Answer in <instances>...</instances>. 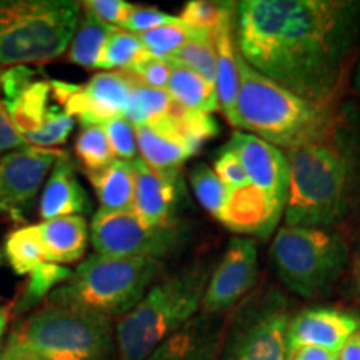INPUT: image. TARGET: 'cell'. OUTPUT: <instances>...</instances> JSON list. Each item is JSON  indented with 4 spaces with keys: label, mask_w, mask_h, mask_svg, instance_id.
Listing matches in <instances>:
<instances>
[{
    "label": "cell",
    "mask_w": 360,
    "mask_h": 360,
    "mask_svg": "<svg viewBox=\"0 0 360 360\" xmlns=\"http://www.w3.org/2000/svg\"><path fill=\"white\" fill-rule=\"evenodd\" d=\"M4 250L17 276L34 272L39 265L45 262V252L37 225H27V227L13 231L7 237Z\"/></svg>",
    "instance_id": "cell-28"
},
{
    "label": "cell",
    "mask_w": 360,
    "mask_h": 360,
    "mask_svg": "<svg viewBox=\"0 0 360 360\" xmlns=\"http://www.w3.org/2000/svg\"><path fill=\"white\" fill-rule=\"evenodd\" d=\"M337 360H360V330L345 342L337 354Z\"/></svg>",
    "instance_id": "cell-45"
},
{
    "label": "cell",
    "mask_w": 360,
    "mask_h": 360,
    "mask_svg": "<svg viewBox=\"0 0 360 360\" xmlns=\"http://www.w3.org/2000/svg\"><path fill=\"white\" fill-rule=\"evenodd\" d=\"M355 85H357V89L360 90V64L357 67V75H355Z\"/></svg>",
    "instance_id": "cell-48"
},
{
    "label": "cell",
    "mask_w": 360,
    "mask_h": 360,
    "mask_svg": "<svg viewBox=\"0 0 360 360\" xmlns=\"http://www.w3.org/2000/svg\"><path fill=\"white\" fill-rule=\"evenodd\" d=\"M90 212L87 192L80 186L75 167L70 157L60 152L53 162L51 174L40 197V217L52 220L69 215H82Z\"/></svg>",
    "instance_id": "cell-19"
},
{
    "label": "cell",
    "mask_w": 360,
    "mask_h": 360,
    "mask_svg": "<svg viewBox=\"0 0 360 360\" xmlns=\"http://www.w3.org/2000/svg\"><path fill=\"white\" fill-rule=\"evenodd\" d=\"M177 20V17L169 15V13L159 11L155 7H143V6H132L127 19L120 29L129 30L132 34H143L148 30H154L157 27L170 24Z\"/></svg>",
    "instance_id": "cell-40"
},
{
    "label": "cell",
    "mask_w": 360,
    "mask_h": 360,
    "mask_svg": "<svg viewBox=\"0 0 360 360\" xmlns=\"http://www.w3.org/2000/svg\"><path fill=\"white\" fill-rule=\"evenodd\" d=\"M103 129H105L107 139H109L115 159L125 162L137 159V130H135V125L132 122H129L124 115H120L107 120L103 124Z\"/></svg>",
    "instance_id": "cell-37"
},
{
    "label": "cell",
    "mask_w": 360,
    "mask_h": 360,
    "mask_svg": "<svg viewBox=\"0 0 360 360\" xmlns=\"http://www.w3.org/2000/svg\"><path fill=\"white\" fill-rule=\"evenodd\" d=\"M170 70H172V64L167 58L150 56V53L146 52L130 69L122 72H127L135 82L152 89L165 90L170 77Z\"/></svg>",
    "instance_id": "cell-38"
},
{
    "label": "cell",
    "mask_w": 360,
    "mask_h": 360,
    "mask_svg": "<svg viewBox=\"0 0 360 360\" xmlns=\"http://www.w3.org/2000/svg\"><path fill=\"white\" fill-rule=\"evenodd\" d=\"M115 27L103 24L82 11L74 37L69 44V60L84 69H98L103 47Z\"/></svg>",
    "instance_id": "cell-26"
},
{
    "label": "cell",
    "mask_w": 360,
    "mask_h": 360,
    "mask_svg": "<svg viewBox=\"0 0 360 360\" xmlns=\"http://www.w3.org/2000/svg\"><path fill=\"white\" fill-rule=\"evenodd\" d=\"M75 155L87 172L107 167L115 160L103 125H84L75 141Z\"/></svg>",
    "instance_id": "cell-33"
},
{
    "label": "cell",
    "mask_w": 360,
    "mask_h": 360,
    "mask_svg": "<svg viewBox=\"0 0 360 360\" xmlns=\"http://www.w3.org/2000/svg\"><path fill=\"white\" fill-rule=\"evenodd\" d=\"M217 49V75H215V92H217L219 109L233 127H238L237 98L240 89V72H238V49L236 42V20L220 27L215 34Z\"/></svg>",
    "instance_id": "cell-22"
},
{
    "label": "cell",
    "mask_w": 360,
    "mask_h": 360,
    "mask_svg": "<svg viewBox=\"0 0 360 360\" xmlns=\"http://www.w3.org/2000/svg\"><path fill=\"white\" fill-rule=\"evenodd\" d=\"M360 330V314L337 307H309L292 315L287 330V354L312 345L339 354L344 344Z\"/></svg>",
    "instance_id": "cell-15"
},
{
    "label": "cell",
    "mask_w": 360,
    "mask_h": 360,
    "mask_svg": "<svg viewBox=\"0 0 360 360\" xmlns=\"http://www.w3.org/2000/svg\"><path fill=\"white\" fill-rule=\"evenodd\" d=\"M191 186L200 205L217 220L229 195V188L219 175L214 172V169L200 164L191 172Z\"/></svg>",
    "instance_id": "cell-35"
},
{
    "label": "cell",
    "mask_w": 360,
    "mask_h": 360,
    "mask_svg": "<svg viewBox=\"0 0 360 360\" xmlns=\"http://www.w3.org/2000/svg\"><path fill=\"white\" fill-rule=\"evenodd\" d=\"M237 2L191 0L184 6L179 19L195 32L217 34L220 27L236 20Z\"/></svg>",
    "instance_id": "cell-30"
},
{
    "label": "cell",
    "mask_w": 360,
    "mask_h": 360,
    "mask_svg": "<svg viewBox=\"0 0 360 360\" xmlns=\"http://www.w3.org/2000/svg\"><path fill=\"white\" fill-rule=\"evenodd\" d=\"M350 257L340 233L317 227H281L270 245V259L281 281L297 295L312 299L339 281Z\"/></svg>",
    "instance_id": "cell-8"
},
{
    "label": "cell",
    "mask_w": 360,
    "mask_h": 360,
    "mask_svg": "<svg viewBox=\"0 0 360 360\" xmlns=\"http://www.w3.org/2000/svg\"><path fill=\"white\" fill-rule=\"evenodd\" d=\"M80 15L82 2L74 0H0V67L60 57Z\"/></svg>",
    "instance_id": "cell-6"
},
{
    "label": "cell",
    "mask_w": 360,
    "mask_h": 360,
    "mask_svg": "<svg viewBox=\"0 0 360 360\" xmlns=\"http://www.w3.org/2000/svg\"><path fill=\"white\" fill-rule=\"evenodd\" d=\"M45 262L74 264L84 257L89 242V225L82 215L44 220L37 225Z\"/></svg>",
    "instance_id": "cell-21"
},
{
    "label": "cell",
    "mask_w": 360,
    "mask_h": 360,
    "mask_svg": "<svg viewBox=\"0 0 360 360\" xmlns=\"http://www.w3.org/2000/svg\"><path fill=\"white\" fill-rule=\"evenodd\" d=\"M60 150L24 146L0 157V217L20 222Z\"/></svg>",
    "instance_id": "cell-13"
},
{
    "label": "cell",
    "mask_w": 360,
    "mask_h": 360,
    "mask_svg": "<svg viewBox=\"0 0 360 360\" xmlns=\"http://www.w3.org/2000/svg\"><path fill=\"white\" fill-rule=\"evenodd\" d=\"M74 125V117L67 115L64 110H60L56 105L51 114H49L47 119H45L42 127H40L37 132L25 137V146H32L37 148H51V150H53V147L62 146V143L67 142Z\"/></svg>",
    "instance_id": "cell-36"
},
{
    "label": "cell",
    "mask_w": 360,
    "mask_h": 360,
    "mask_svg": "<svg viewBox=\"0 0 360 360\" xmlns=\"http://www.w3.org/2000/svg\"><path fill=\"white\" fill-rule=\"evenodd\" d=\"M8 317H11V310H8L7 307H0V344H2V335H4V332H6Z\"/></svg>",
    "instance_id": "cell-47"
},
{
    "label": "cell",
    "mask_w": 360,
    "mask_h": 360,
    "mask_svg": "<svg viewBox=\"0 0 360 360\" xmlns=\"http://www.w3.org/2000/svg\"><path fill=\"white\" fill-rule=\"evenodd\" d=\"M165 90L174 102L195 114L212 115L215 110H219L215 85L184 65L172 64Z\"/></svg>",
    "instance_id": "cell-25"
},
{
    "label": "cell",
    "mask_w": 360,
    "mask_h": 360,
    "mask_svg": "<svg viewBox=\"0 0 360 360\" xmlns=\"http://www.w3.org/2000/svg\"><path fill=\"white\" fill-rule=\"evenodd\" d=\"M283 212L285 205L247 184L245 187L229 191L217 220L232 232L265 238L276 231Z\"/></svg>",
    "instance_id": "cell-17"
},
{
    "label": "cell",
    "mask_w": 360,
    "mask_h": 360,
    "mask_svg": "<svg viewBox=\"0 0 360 360\" xmlns=\"http://www.w3.org/2000/svg\"><path fill=\"white\" fill-rule=\"evenodd\" d=\"M187 236L179 220L164 225H148L134 210L109 212L97 210L90 225V238L96 254L120 259L162 260L180 249Z\"/></svg>",
    "instance_id": "cell-10"
},
{
    "label": "cell",
    "mask_w": 360,
    "mask_h": 360,
    "mask_svg": "<svg viewBox=\"0 0 360 360\" xmlns=\"http://www.w3.org/2000/svg\"><path fill=\"white\" fill-rule=\"evenodd\" d=\"M160 269L162 260L155 259L94 254L77 265L69 281L52 290L47 302L120 319L141 302Z\"/></svg>",
    "instance_id": "cell-5"
},
{
    "label": "cell",
    "mask_w": 360,
    "mask_h": 360,
    "mask_svg": "<svg viewBox=\"0 0 360 360\" xmlns=\"http://www.w3.org/2000/svg\"><path fill=\"white\" fill-rule=\"evenodd\" d=\"M238 49V47H237ZM240 89L237 98L238 129L272 143L282 152L302 146L322 134L334 120L330 105L302 98L254 70L238 52Z\"/></svg>",
    "instance_id": "cell-4"
},
{
    "label": "cell",
    "mask_w": 360,
    "mask_h": 360,
    "mask_svg": "<svg viewBox=\"0 0 360 360\" xmlns=\"http://www.w3.org/2000/svg\"><path fill=\"white\" fill-rule=\"evenodd\" d=\"M135 130L141 159L157 172L180 170L192 155H195L192 147L164 120L137 125Z\"/></svg>",
    "instance_id": "cell-20"
},
{
    "label": "cell",
    "mask_w": 360,
    "mask_h": 360,
    "mask_svg": "<svg viewBox=\"0 0 360 360\" xmlns=\"http://www.w3.org/2000/svg\"><path fill=\"white\" fill-rule=\"evenodd\" d=\"M259 278L257 244L249 237H232L207 283L200 314L222 317L255 290Z\"/></svg>",
    "instance_id": "cell-12"
},
{
    "label": "cell",
    "mask_w": 360,
    "mask_h": 360,
    "mask_svg": "<svg viewBox=\"0 0 360 360\" xmlns=\"http://www.w3.org/2000/svg\"><path fill=\"white\" fill-rule=\"evenodd\" d=\"M197 34L199 32L192 30L177 17V20L170 22V24L139 34V39H141L143 51L155 57H167L188 40H192Z\"/></svg>",
    "instance_id": "cell-34"
},
{
    "label": "cell",
    "mask_w": 360,
    "mask_h": 360,
    "mask_svg": "<svg viewBox=\"0 0 360 360\" xmlns=\"http://www.w3.org/2000/svg\"><path fill=\"white\" fill-rule=\"evenodd\" d=\"M359 32L360 2L354 0L237 2L242 58L295 96L326 105L340 87Z\"/></svg>",
    "instance_id": "cell-1"
},
{
    "label": "cell",
    "mask_w": 360,
    "mask_h": 360,
    "mask_svg": "<svg viewBox=\"0 0 360 360\" xmlns=\"http://www.w3.org/2000/svg\"><path fill=\"white\" fill-rule=\"evenodd\" d=\"M40 360H112V319L84 309L45 302L8 334Z\"/></svg>",
    "instance_id": "cell-7"
},
{
    "label": "cell",
    "mask_w": 360,
    "mask_h": 360,
    "mask_svg": "<svg viewBox=\"0 0 360 360\" xmlns=\"http://www.w3.org/2000/svg\"><path fill=\"white\" fill-rule=\"evenodd\" d=\"M225 326L222 317L197 315L165 339L146 360H219Z\"/></svg>",
    "instance_id": "cell-18"
},
{
    "label": "cell",
    "mask_w": 360,
    "mask_h": 360,
    "mask_svg": "<svg viewBox=\"0 0 360 360\" xmlns=\"http://www.w3.org/2000/svg\"><path fill=\"white\" fill-rule=\"evenodd\" d=\"M290 165L287 227L328 229L344 222L360 200V130L335 114L328 127L283 152Z\"/></svg>",
    "instance_id": "cell-2"
},
{
    "label": "cell",
    "mask_w": 360,
    "mask_h": 360,
    "mask_svg": "<svg viewBox=\"0 0 360 360\" xmlns=\"http://www.w3.org/2000/svg\"><path fill=\"white\" fill-rule=\"evenodd\" d=\"M212 270L210 262L197 260L152 285L115 323L119 360H146L162 342L197 317Z\"/></svg>",
    "instance_id": "cell-3"
},
{
    "label": "cell",
    "mask_w": 360,
    "mask_h": 360,
    "mask_svg": "<svg viewBox=\"0 0 360 360\" xmlns=\"http://www.w3.org/2000/svg\"><path fill=\"white\" fill-rule=\"evenodd\" d=\"M225 147L232 148L240 157L252 186L278 204L287 205L290 192V165L281 148L242 130H236Z\"/></svg>",
    "instance_id": "cell-14"
},
{
    "label": "cell",
    "mask_w": 360,
    "mask_h": 360,
    "mask_svg": "<svg viewBox=\"0 0 360 360\" xmlns=\"http://www.w3.org/2000/svg\"><path fill=\"white\" fill-rule=\"evenodd\" d=\"M289 300L276 287L252 292L225 326L219 360H287Z\"/></svg>",
    "instance_id": "cell-9"
},
{
    "label": "cell",
    "mask_w": 360,
    "mask_h": 360,
    "mask_svg": "<svg viewBox=\"0 0 360 360\" xmlns=\"http://www.w3.org/2000/svg\"><path fill=\"white\" fill-rule=\"evenodd\" d=\"M287 360H337V354L321 347L304 345L287 354Z\"/></svg>",
    "instance_id": "cell-43"
},
{
    "label": "cell",
    "mask_w": 360,
    "mask_h": 360,
    "mask_svg": "<svg viewBox=\"0 0 360 360\" xmlns=\"http://www.w3.org/2000/svg\"><path fill=\"white\" fill-rule=\"evenodd\" d=\"M52 97L67 115L84 125H103L124 115L135 80L127 72H102L85 84L52 80Z\"/></svg>",
    "instance_id": "cell-11"
},
{
    "label": "cell",
    "mask_w": 360,
    "mask_h": 360,
    "mask_svg": "<svg viewBox=\"0 0 360 360\" xmlns=\"http://www.w3.org/2000/svg\"><path fill=\"white\" fill-rule=\"evenodd\" d=\"M25 142L22 135L17 132L15 125L12 124L11 117L7 114L6 105H4L2 97H0V157L6 155L7 152L15 150V148L24 147Z\"/></svg>",
    "instance_id": "cell-42"
},
{
    "label": "cell",
    "mask_w": 360,
    "mask_h": 360,
    "mask_svg": "<svg viewBox=\"0 0 360 360\" xmlns=\"http://www.w3.org/2000/svg\"><path fill=\"white\" fill-rule=\"evenodd\" d=\"M102 210L129 212L134 210L135 177L132 162L115 159L107 167L87 172Z\"/></svg>",
    "instance_id": "cell-23"
},
{
    "label": "cell",
    "mask_w": 360,
    "mask_h": 360,
    "mask_svg": "<svg viewBox=\"0 0 360 360\" xmlns=\"http://www.w3.org/2000/svg\"><path fill=\"white\" fill-rule=\"evenodd\" d=\"M169 62L184 65L204 77L207 82L215 85L217 75V49H215V34L199 32L177 51L164 57Z\"/></svg>",
    "instance_id": "cell-29"
},
{
    "label": "cell",
    "mask_w": 360,
    "mask_h": 360,
    "mask_svg": "<svg viewBox=\"0 0 360 360\" xmlns=\"http://www.w3.org/2000/svg\"><path fill=\"white\" fill-rule=\"evenodd\" d=\"M2 72H4V67H0V75H2Z\"/></svg>",
    "instance_id": "cell-49"
},
{
    "label": "cell",
    "mask_w": 360,
    "mask_h": 360,
    "mask_svg": "<svg viewBox=\"0 0 360 360\" xmlns=\"http://www.w3.org/2000/svg\"><path fill=\"white\" fill-rule=\"evenodd\" d=\"M72 276V270L64 265L44 262L39 265L34 272L29 274L27 283L20 295L17 297L15 304L11 309V315H22L30 312L44 302V299H49L53 289H57L60 283L67 282Z\"/></svg>",
    "instance_id": "cell-27"
},
{
    "label": "cell",
    "mask_w": 360,
    "mask_h": 360,
    "mask_svg": "<svg viewBox=\"0 0 360 360\" xmlns=\"http://www.w3.org/2000/svg\"><path fill=\"white\" fill-rule=\"evenodd\" d=\"M352 272H354L355 289H357L359 295H360V244H359V247H357V252H355V255H354V267H352Z\"/></svg>",
    "instance_id": "cell-46"
},
{
    "label": "cell",
    "mask_w": 360,
    "mask_h": 360,
    "mask_svg": "<svg viewBox=\"0 0 360 360\" xmlns=\"http://www.w3.org/2000/svg\"><path fill=\"white\" fill-rule=\"evenodd\" d=\"M132 4L124 0H85L82 2V11L97 20L112 27H122L127 19Z\"/></svg>",
    "instance_id": "cell-41"
},
{
    "label": "cell",
    "mask_w": 360,
    "mask_h": 360,
    "mask_svg": "<svg viewBox=\"0 0 360 360\" xmlns=\"http://www.w3.org/2000/svg\"><path fill=\"white\" fill-rule=\"evenodd\" d=\"M172 102V97L169 96L167 90L152 89L135 82L124 117L135 127L143 124H154L167 114Z\"/></svg>",
    "instance_id": "cell-31"
},
{
    "label": "cell",
    "mask_w": 360,
    "mask_h": 360,
    "mask_svg": "<svg viewBox=\"0 0 360 360\" xmlns=\"http://www.w3.org/2000/svg\"><path fill=\"white\" fill-rule=\"evenodd\" d=\"M143 51L141 39L137 34L115 27L103 47L98 69L105 72H122L132 67L141 58Z\"/></svg>",
    "instance_id": "cell-32"
},
{
    "label": "cell",
    "mask_w": 360,
    "mask_h": 360,
    "mask_svg": "<svg viewBox=\"0 0 360 360\" xmlns=\"http://www.w3.org/2000/svg\"><path fill=\"white\" fill-rule=\"evenodd\" d=\"M214 172L219 175V179L222 180L229 191H236V188L245 187L247 184H250L240 157L229 147H224L215 159Z\"/></svg>",
    "instance_id": "cell-39"
},
{
    "label": "cell",
    "mask_w": 360,
    "mask_h": 360,
    "mask_svg": "<svg viewBox=\"0 0 360 360\" xmlns=\"http://www.w3.org/2000/svg\"><path fill=\"white\" fill-rule=\"evenodd\" d=\"M132 167L135 177L134 212L152 227L177 220L174 219V212L182 193L180 170L157 172L141 157L132 160Z\"/></svg>",
    "instance_id": "cell-16"
},
{
    "label": "cell",
    "mask_w": 360,
    "mask_h": 360,
    "mask_svg": "<svg viewBox=\"0 0 360 360\" xmlns=\"http://www.w3.org/2000/svg\"><path fill=\"white\" fill-rule=\"evenodd\" d=\"M52 85L45 80H32L19 94L4 101L7 114L22 139L37 132L56 105H52Z\"/></svg>",
    "instance_id": "cell-24"
},
{
    "label": "cell",
    "mask_w": 360,
    "mask_h": 360,
    "mask_svg": "<svg viewBox=\"0 0 360 360\" xmlns=\"http://www.w3.org/2000/svg\"><path fill=\"white\" fill-rule=\"evenodd\" d=\"M0 360H40L32 355L30 352H27L24 347H20L15 340L7 337L6 345L4 349L0 350Z\"/></svg>",
    "instance_id": "cell-44"
}]
</instances>
